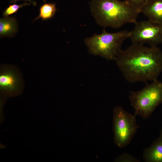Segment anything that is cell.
Listing matches in <instances>:
<instances>
[{
	"instance_id": "obj_11",
	"label": "cell",
	"mask_w": 162,
	"mask_h": 162,
	"mask_svg": "<svg viewBox=\"0 0 162 162\" xmlns=\"http://www.w3.org/2000/svg\"><path fill=\"white\" fill-rule=\"evenodd\" d=\"M44 1V3L40 8L39 15L34 20V21L40 18L43 21L50 19L56 13L57 9L55 3H46L45 0Z\"/></svg>"
},
{
	"instance_id": "obj_2",
	"label": "cell",
	"mask_w": 162,
	"mask_h": 162,
	"mask_svg": "<svg viewBox=\"0 0 162 162\" xmlns=\"http://www.w3.org/2000/svg\"><path fill=\"white\" fill-rule=\"evenodd\" d=\"M89 6L97 23L104 28H118L127 24H135L140 13L124 0H92Z\"/></svg>"
},
{
	"instance_id": "obj_14",
	"label": "cell",
	"mask_w": 162,
	"mask_h": 162,
	"mask_svg": "<svg viewBox=\"0 0 162 162\" xmlns=\"http://www.w3.org/2000/svg\"><path fill=\"white\" fill-rule=\"evenodd\" d=\"M138 9L141 13L148 0H124Z\"/></svg>"
},
{
	"instance_id": "obj_13",
	"label": "cell",
	"mask_w": 162,
	"mask_h": 162,
	"mask_svg": "<svg viewBox=\"0 0 162 162\" xmlns=\"http://www.w3.org/2000/svg\"><path fill=\"white\" fill-rule=\"evenodd\" d=\"M116 162H138V159L131 155L124 153L117 157L115 160Z\"/></svg>"
},
{
	"instance_id": "obj_1",
	"label": "cell",
	"mask_w": 162,
	"mask_h": 162,
	"mask_svg": "<svg viewBox=\"0 0 162 162\" xmlns=\"http://www.w3.org/2000/svg\"><path fill=\"white\" fill-rule=\"evenodd\" d=\"M115 60L125 79L130 83L153 81L162 71V52L158 46L132 44L122 50Z\"/></svg>"
},
{
	"instance_id": "obj_4",
	"label": "cell",
	"mask_w": 162,
	"mask_h": 162,
	"mask_svg": "<svg viewBox=\"0 0 162 162\" xmlns=\"http://www.w3.org/2000/svg\"><path fill=\"white\" fill-rule=\"evenodd\" d=\"M130 94L129 99L135 115L147 118L162 103V82L155 80L141 90L130 91Z\"/></svg>"
},
{
	"instance_id": "obj_9",
	"label": "cell",
	"mask_w": 162,
	"mask_h": 162,
	"mask_svg": "<svg viewBox=\"0 0 162 162\" xmlns=\"http://www.w3.org/2000/svg\"><path fill=\"white\" fill-rule=\"evenodd\" d=\"M19 82L17 75L10 69L2 71L0 74V88L2 90L12 92L18 89Z\"/></svg>"
},
{
	"instance_id": "obj_3",
	"label": "cell",
	"mask_w": 162,
	"mask_h": 162,
	"mask_svg": "<svg viewBox=\"0 0 162 162\" xmlns=\"http://www.w3.org/2000/svg\"><path fill=\"white\" fill-rule=\"evenodd\" d=\"M130 32L124 30L114 33L104 30L99 34H94L85 40L89 52L107 60H115L122 51L124 41L129 38Z\"/></svg>"
},
{
	"instance_id": "obj_15",
	"label": "cell",
	"mask_w": 162,
	"mask_h": 162,
	"mask_svg": "<svg viewBox=\"0 0 162 162\" xmlns=\"http://www.w3.org/2000/svg\"><path fill=\"white\" fill-rule=\"evenodd\" d=\"M24 1L25 2H31L34 6H35L36 5V2L32 1L31 0H10V3L11 4L15 3L17 1Z\"/></svg>"
},
{
	"instance_id": "obj_8",
	"label": "cell",
	"mask_w": 162,
	"mask_h": 162,
	"mask_svg": "<svg viewBox=\"0 0 162 162\" xmlns=\"http://www.w3.org/2000/svg\"><path fill=\"white\" fill-rule=\"evenodd\" d=\"M143 158L146 162H162V128L158 137L144 150Z\"/></svg>"
},
{
	"instance_id": "obj_10",
	"label": "cell",
	"mask_w": 162,
	"mask_h": 162,
	"mask_svg": "<svg viewBox=\"0 0 162 162\" xmlns=\"http://www.w3.org/2000/svg\"><path fill=\"white\" fill-rule=\"evenodd\" d=\"M18 26L16 18L14 16L0 19V38L13 36L17 32Z\"/></svg>"
},
{
	"instance_id": "obj_6",
	"label": "cell",
	"mask_w": 162,
	"mask_h": 162,
	"mask_svg": "<svg viewBox=\"0 0 162 162\" xmlns=\"http://www.w3.org/2000/svg\"><path fill=\"white\" fill-rule=\"evenodd\" d=\"M129 37L132 44L157 46L162 44V25L150 20L136 22Z\"/></svg>"
},
{
	"instance_id": "obj_7",
	"label": "cell",
	"mask_w": 162,
	"mask_h": 162,
	"mask_svg": "<svg viewBox=\"0 0 162 162\" xmlns=\"http://www.w3.org/2000/svg\"><path fill=\"white\" fill-rule=\"evenodd\" d=\"M141 13L148 20L162 25V0H148Z\"/></svg>"
},
{
	"instance_id": "obj_5",
	"label": "cell",
	"mask_w": 162,
	"mask_h": 162,
	"mask_svg": "<svg viewBox=\"0 0 162 162\" xmlns=\"http://www.w3.org/2000/svg\"><path fill=\"white\" fill-rule=\"evenodd\" d=\"M136 116L128 112L120 106L114 108V142L119 148L124 147L129 144L139 128L136 124Z\"/></svg>"
},
{
	"instance_id": "obj_12",
	"label": "cell",
	"mask_w": 162,
	"mask_h": 162,
	"mask_svg": "<svg viewBox=\"0 0 162 162\" xmlns=\"http://www.w3.org/2000/svg\"><path fill=\"white\" fill-rule=\"evenodd\" d=\"M30 4L29 3L25 2L21 4H16L10 5L3 11L2 15L4 17H8L9 16L16 13L19 9L22 7Z\"/></svg>"
}]
</instances>
